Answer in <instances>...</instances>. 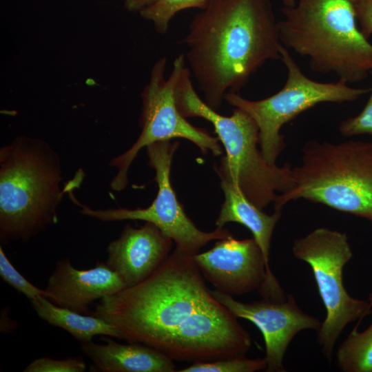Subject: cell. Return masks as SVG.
Here are the masks:
<instances>
[{"instance_id": "cell-1", "label": "cell", "mask_w": 372, "mask_h": 372, "mask_svg": "<svg viewBox=\"0 0 372 372\" xmlns=\"http://www.w3.org/2000/svg\"><path fill=\"white\" fill-rule=\"evenodd\" d=\"M193 256L177 249L147 278L99 300L92 315L121 339L188 362L211 358L230 311L211 293Z\"/></svg>"}, {"instance_id": "cell-2", "label": "cell", "mask_w": 372, "mask_h": 372, "mask_svg": "<svg viewBox=\"0 0 372 372\" xmlns=\"http://www.w3.org/2000/svg\"><path fill=\"white\" fill-rule=\"evenodd\" d=\"M278 22L271 0H208L183 42L205 103L217 111L267 61L280 59Z\"/></svg>"}, {"instance_id": "cell-3", "label": "cell", "mask_w": 372, "mask_h": 372, "mask_svg": "<svg viewBox=\"0 0 372 372\" xmlns=\"http://www.w3.org/2000/svg\"><path fill=\"white\" fill-rule=\"evenodd\" d=\"M281 11V44L309 58L312 72L335 74L347 83L372 70V44L360 32L351 0H294Z\"/></svg>"}, {"instance_id": "cell-4", "label": "cell", "mask_w": 372, "mask_h": 372, "mask_svg": "<svg viewBox=\"0 0 372 372\" xmlns=\"http://www.w3.org/2000/svg\"><path fill=\"white\" fill-rule=\"evenodd\" d=\"M174 96L184 117H200L214 126L225 150V155L215 167L221 180L236 184L260 209L274 203L278 192L281 194L291 189V165L285 163L278 166L266 161L257 147L258 125L247 112L234 107L232 114L226 116L208 106L196 92L190 70L185 65L177 78Z\"/></svg>"}, {"instance_id": "cell-5", "label": "cell", "mask_w": 372, "mask_h": 372, "mask_svg": "<svg viewBox=\"0 0 372 372\" xmlns=\"http://www.w3.org/2000/svg\"><path fill=\"white\" fill-rule=\"evenodd\" d=\"M60 161L45 141L17 138L0 151V239L27 240L57 222Z\"/></svg>"}, {"instance_id": "cell-6", "label": "cell", "mask_w": 372, "mask_h": 372, "mask_svg": "<svg viewBox=\"0 0 372 372\" xmlns=\"http://www.w3.org/2000/svg\"><path fill=\"white\" fill-rule=\"evenodd\" d=\"M301 161L292 167L293 187L278 196L275 210L303 198L372 223V141L311 140L302 148Z\"/></svg>"}, {"instance_id": "cell-7", "label": "cell", "mask_w": 372, "mask_h": 372, "mask_svg": "<svg viewBox=\"0 0 372 372\" xmlns=\"http://www.w3.org/2000/svg\"><path fill=\"white\" fill-rule=\"evenodd\" d=\"M280 60L287 70L285 85L278 92L267 98L250 101L238 93H227L224 99L234 107L243 110L256 122L258 145L266 161L276 165L285 148L282 127L303 112L321 103H342L353 101L369 92L355 88L338 79L336 82L320 83L307 77L293 59L287 48L280 47Z\"/></svg>"}, {"instance_id": "cell-8", "label": "cell", "mask_w": 372, "mask_h": 372, "mask_svg": "<svg viewBox=\"0 0 372 372\" xmlns=\"http://www.w3.org/2000/svg\"><path fill=\"white\" fill-rule=\"evenodd\" d=\"M292 252L311 268L326 317L318 331L317 342L324 356L331 362L337 340L350 322L372 311L368 300L349 296L343 285V267L353 253L347 235L325 227L314 229L294 240Z\"/></svg>"}, {"instance_id": "cell-9", "label": "cell", "mask_w": 372, "mask_h": 372, "mask_svg": "<svg viewBox=\"0 0 372 372\" xmlns=\"http://www.w3.org/2000/svg\"><path fill=\"white\" fill-rule=\"evenodd\" d=\"M167 58H160L152 68L149 83L141 93L142 111L140 117L141 134L126 152L113 158L110 165L117 169L111 187L121 191L127 185V172L143 147L160 141L182 138L194 143L204 154L209 151L214 156L223 150L218 137L205 129L192 125L179 112L175 101L174 88L181 68L185 65L184 54L173 63L169 76L165 78Z\"/></svg>"}, {"instance_id": "cell-10", "label": "cell", "mask_w": 372, "mask_h": 372, "mask_svg": "<svg viewBox=\"0 0 372 372\" xmlns=\"http://www.w3.org/2000/svg\"><path fill=\"white\" fill-rule=\"evenodd\" d=\"M179 143L172 140L152 143L147 147L148 165L156 172L154 180L158 185L157 195L152 204L145 209L113 208L94 209L80 203L69 190L72 201L81 207V214L101 221L124 220H143L156 225L162 233L176 244V249L194 256L202 247L211 240L226 238L232 234L226 229L217 228L205 232L196 227L187 216L177 200L170 181L173 156Z\"/></svg>"}, {"instance_id": "cell-11", "label": "cell", "mask_w": 372, "mask_h": 372, "mask_svg": "<svg viewBox=\"0 0 372 372\" xmlns=\"http://www.w3.org/2000/svg\"><path fill=\"white\" fill-rule=\"evenodd\" d=\"M210 292L236 318L251 322L260 331L265 344L267 372H285L284 356L295 335L305 329L318 331L322 325L319 319L298 307L291 293L285 301L262 298L242 302L216 289H210Z\"/></svg>"}, {"instance_id": "cell-12", "label": "cell", "mask_w": 372, "mask_h": 372, "mask_svg": "<svg viewBox=\"0 0 372 372\" xmlns=\"http://www.w3.org/2000/svg\"><path fill=\"white\" fill-rule=\"evenodd\" d=\"M193 258L204 278L230 296L258 291L266 278L265 258L254 238L238 240L229 236Z\"/></svg>"}, {"instance_id": "cell-13", "label": "cell", "mask_w": 372, "mask_h": 372, "mask_svg": "<svg viewBox=\"0 0 372 372\" xmlns=\"http://www.w3.org/2000/svg\"><path fill=\"white\" fill-rule=\"evenodd\" d=\"M172 240L154 224L140 228L127 224L107 247L106 265L132 287L150 276L169 257Z\"/></svg>"}, {"instance_id": "cell-14", "label": "cell", "mask_w": 372, "mask_h": 372, "mask_svg": "<svg viewBox=\"0 0 372 372\" xmlns=\"http://www.w3.org/2000/svg\"><path fill=\"white\" fill-rule=\"evenodd\" d=\"M125 288L121 278L105 262H98L92 268L79 269L72 265L70 258H63L56 263L45 289L56 305L85 313L96 300Z\"/></svg>"}, {"instance_id": "cell-15", "label": "cell", "mask_w": 372, "mask_h": 372, "mask_svg": "<svg viewBox=\"0 0 372 372\" xmlns=\"http://www.w3.org/2000/svg\"><path fill=\"white\" fill-rule=\"evenodd\" d=\"M221 187L225 200L216 220V227L221 229L226 223L235 222L251 231L262 252L267 267L265 280L258 291L262 298L284 301L287 297L271 271L269 262L272 234L282 210H275L269 215L252 203L236 184L221 180Z\"/></svg>"}, {"instance_id": "cell-16", "label": "cell", "mask_w": 372, "mask_h": 372, "mask_svg": "<svg viewBox=\"0 0 372 372\" xmlns=\"http://www.w3.org/2000/svg\"><path fill=\"white\" fill-rule=\"evenodd\" d=\"M105 344L93 341L81 344V351L103 372H174V360L158 350L139 342L121 344L105 338Z\"/></svg>"}, {"instance_id": "cell-17", "label": "cell", "mask_w": 372, "mask_h": 372, "mask_svg": "<svg viewBox=\"0 0 372 372\" xmlns=\"http://www.w3.org/2000/svg\"><path fill=\"white\" fill-rule=\"evenodd\" d=\"M30 302L41 319L66 331L81 344L92 341L96 335L121 339L114 326L94 315L86 316L61 307L44 296H39Z\"/></svg>"}, {"instance_id": "cell-18", "label": "cell", "mask_w": 372, "mask_h": 372, "mask_svg": "<svg viewBox=\"0 0 372 372\" xmlns=\"http://www.w3.org/2000/svg\"><path fill=\"white\" fill-rule=\"evenodd\" d=\"M361 322L351 330L336 353L337 366L343 372H372V322L358 331Z\"/></svg>"}, {"instance_id": "cell-19", "label": "cell", "mask_w": 372, "mask_h": 372, "mask_svg": "<svg viewBox=\"0 0 372 372\" xmlns=\"http://www.w3.org/2000/svg\"><path fill=\"white\" fill-rule=\"evenodd\" d=\"M207 2L208 0H161L143 8L139 13L143 19L153 23L158 33L165 34L171 19L178 12L192 8L202 10Z\"/></svg>"}, {"instance_id": "cell-20", "label": "cell", "mask_w": 372, "mask_h": 372, "mask_svg": "<svg viewBox=\"0 0 372 372\" xmlns=\"http://www.w3.org/2000/svg\"><path fill=\"white\" fill-rule=\"evenodd\" d=\"M267 361L264 358H229L210 362H196L180 372H255L265 370Z\"/></svg>"}, {"instance_id": "cell-21", "label": "cell", "mask_w": 372, "mask_h": 372, "mask_svg": "<svg viewBox=\"0 0 372 372\" xmlns=\"http://www.w3.org/2000/svg\"><path fill=\"white\" fill-rule=\"evenodd\" d=\"M0 276L4 282L13 287L19 293L24 295L30 301L39 296L49 299L50 294L45 289H40L21 274L6 256L0 247Z\"/></svg>"}, {"instance_id": "cell-22", "label": "cell", "mask_w": 372, "mask_h": 372, "mask_svg": "<svg viewBox=\"0 0 372 372\" xmlns=\"http://www.w3.org/2000/svg\"><path fill=\"white\" fill-rule=\"evenodd\" d=\"M86 364L81 358L70 357L53 359L41 357L34 360L23 370L24 372H83Z\"/></svg>"}, {"instance_id": "cell-23", "label": "cell", "mask_w": 372, "mask_h": 372, "mask_svg": "<svg viewBox=\"0 0 372 372\" xmlns=\"http://www.w3.org/2000/svg\"><path fill=\"white\" fill-rule=\"evenodd\" d=\"M372 79V70L370 72ZM370 96L362 109L356 116L347 118L340 122L338 130L344 137L361 134L372 136V85Z\"/></svg>"}, {"instance_id": "cell-24", "label": "cell", "mask_w": 372, "mask_h": 372, "mask_svg": "<svg viewBox=\"0 0 372 372\" xmlns=\"http://www.w3.org/2000/svg\"><path fill=\"white\" fill-rule=\"evenodd\" d=\"M359 30L369 39L372 35V0H351Z\"/></svg>"}, {"instance_id": "cell-25", "label": "cell", "mask_w": 372, "mask_h": 372, "mask_svg": "<svg viewBox=\"0 0 372 372\" xmlns=\"http://www.w3.org/2000/svg\"><path fill=\"white\" fill-rule=\"evenodd\" d=\"M161 0H125V7L132 12H140L143 8L158 2Z\"/></svg>"}, {"instance_id": "cell-26", "label": "cell", "mask_w": 372, "mask_h": 372, "mask_svg": "<svg viewBox=\"0 0 372 372\" xmlns=\"http://www.w3.org/2000/svg\"><path fill=\"white\" fill-rule=\"evenodd\" d=\"M367 300L369 302L370 304L372 306V291L369 293Z\"/></svg>"}]
</instances>
